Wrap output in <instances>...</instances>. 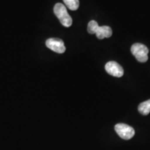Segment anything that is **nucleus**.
<instances>
[{
    "mask_svg": "<svg viewBox=\"0 0 150 150\" xmlns=\"http://www.w3.org/2000/svg\"><path fill=\"white\" fill-rule=\"evenodd\" d=\"M115 130L118 136L124 140H130L135 135L134 128L126 124H117L115 126Z\"/></svg>",
    "mask_w": 150,
    "mask_h": 150,
    "instance_id": "7ed1b4c3",
    "label": "nucleus"
},
{
    "mask_svg": "<svg viewBox=\"0 0 150 150\" xmlns=\"http://www.w3.org/2000/svg\"><path fill=\"white\" fill-rule=\"evenodd\" d=\"M97 37L99 39L102 40V39L106 38H109L112 35V31L111 28L108 27V26H102L97 28L96 32H95Z\"/></svg>",
    "mask_w": 150,
    "mask_h": 150,
    "instance_id": "423d86ee",
    "label": "nucleus"
},
{
    "mask_svg": "<svg viewBox=\"0 0 150 150\" xmlns=\"http://www.w3.org/2000/svg\"><path fill=\"white\" fill-rule=\"evenodd\" d=\"M105 70L108 74L115 77H121L124 74V70L117 62L109 61L105 65Z\"/></svg>",
    "mask_w": 150,
    "mask_h": 150,
    "instance_id": "20e7f679",
    "label": "nucleus"
},
{
    "mask_svg": "<svg viewBox=\"0 0 150 150\" xmlns=\"http://www.w3.org/2000/svg\"><path fill=\"white\" fill-rule=\"evenodd\" d=\"M63 2L69 9L72 11H76L79 6V0H63Z\"/></svg>",
    "mask_w": 150,
    "mask_h": 150,
    "instance_id": "6e6552de",
    "label": "nucleus"
},
{
    "mask_svg": "<svg viewBox=\"0 0 150 150\" xmlns=\"http://www.w3.org/2000/svg\"><path fill=\"white\" fill-rule=\"evenodd\" d=\"M54 12L62 25L70 27L72 24V19L67 13L66 7L63 4L57 3L54 7Z\"/></svg>",
    "mask_w": 150,
    "mask_h": 150,
    "instance_id": "f257e3e1",
    "label": "nucleus"
},
{
    "mask_svg": "<svg viewBox=\"0 0 150 150\" xmlns=\"http://www.w3.org/2000/svg\"><path fill=\"white\" fill-rule=\"evenodd\" d=\"M46 46L52 51L59 54H63L65 51L63 41L59 38H50L46 41Z\"/></svg>",
    "mask_w": 150,
    "mask_h": 150,
    "instance_id": "39448f33",
    "label": "nucleus"
},
{
    "mask_svg": "<svg viewBox=\"0 0 150 150\" xmlns=\"http://www.w3.org/2000/svg\"><path fill=\"white\" fill-rule=\"evenodd\" d=\"M98 27V23L95 20H91L88 24V32L91 34H95V32Z\"/></svg>",
    "mask_w": 150,
    "mask_h": 150,
    "instance_id": "1a4fd4ad",
    "label": "nucleus"
},
{
    "mask_svg": "<svg viewBox=\"0 0 150 150\" xmlns=\"http://www.w3.org/2000/svg\"><path fill=\"white\" fill-rule=\"evenodd\" d=\"M131 52L138 61L140 63H145L147 61L149 50L145 45L135 43L131 46Z\"/></svg>",
    "mask_w": 150,
    "mask_h": 150,
    "instance_id": "f03ea898",
    "label": "nucleus"
},
{
    "mask_svg": "<svg viewBox=\"0 0 150 150\" xmlns=\"http://www.w3.org/2000/svg\"><path fill=\"white\" fill-rule=\"evenodd\" d=\"M138 111L142 115H147L150 112V99L140 103L138 106Z\"/></svg>",
    "mask_w": 150,
    "mask_h": 150,
    "instance_id": "0eeeda50",
    "label": "nucleus"
}]
</instances>
